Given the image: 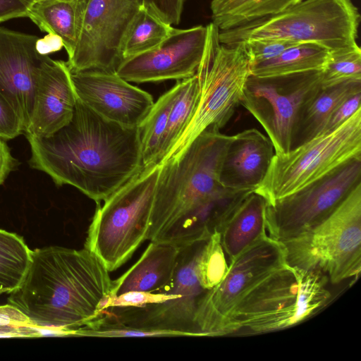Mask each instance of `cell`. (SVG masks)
Wrapping results in <instances>:
<instances>
[{"label": "cell", "instance_id": "obj_14", "mask_svg": "<svg viewBox=\"0 0 361 361\" xmlns=\"http://www.w3.org/2000/svg\"><path fill=\"white\" fill-rule=\"evenodd\" d=\"M142 6V0H88L78 43L67 61L71 72L116 73L124 37Z\"/></svg>", "mask_w": 361, "mask_h": 361}, {"label": "cell", "instance_id": "obj_11", "mask_svg": "<svg viewBox=\"0 0 361 361\" xmlns=\"http://www.w3.org/2000/svg\"><path fill=\"white\" fill-rule=\"evenodd\" d=\"M322 88V71L274 77L250 75L242 104L258 121L275 154L291 149L292 139L302 111Z\"/></svg>", "mask_w": 361, "mask_h": 361}, {"label": "cell", "instance_id": "obj_3", "mask_svg": "<svg viewBox=\"0 0 361 361\" xmlns=\"http://www.w3.org/2000/svg\"><path fill=\"white\" fill-rule=\"evenodd\" d=\"M233 135L209 128L177 157L159 164L148 240L161 242L186 216L223 187V159Z\"/></svg>", "mask_w": 361, "mask_h": 361}, {"label": "cell", "instance_id": "obj_16", "mask_svg": "<svg viewBox=\"0 0 361 361\" xmlns=\"http://www.w3.org/2000/svg\"><path fill=\"white\" fill-rule=\"evenodd\" d=\"M71 80L78 99L101 117L125 127H138L154 104L150 94L114 72H74Z\"/></svg>", "mask_w": 361, "mask_h": 361}, {"label": "cell", "instance_id": "obj_34", "mask_svg": "<svg viewBox=\"0 0 361 361\" xmlns=\"http://www.w3.org/2000/svg\"><path fill=\"white\" fill-rule=\"evenodd\" d=\"M23 122L11 103L0 94V140L8 141L24 134Z\"/></svg>", "mask_w": 361, "mask_h": 361}, {"label": "cell", "instance_id": "obj_18", "mask_svg": "<svg viewBox=\"0 0 361 361\" xmlns=\"http://www.w3.org/2000/svg\"><path fill=\"white\" fill-rule=\"evenodd\" d=\"M76 101L67 62L44 55L25 136L47 137L55 133L71 120Z\"/></svg>", "mask_w": 361, "mask_h": 361}, {"label": "cell", "instance_id": "obj_9", "mask_svg": "<svg viewBox=\"0 0 361 361\" xmlns=\"http://www.w3.org/2000/svg\"><path fill=\"white\" fill-rule=\"evenodd\" d=\"M358 158H361V108L334 130L286 154L274 153L254 192L271 204Z\"/></svg>", "mask_w": 361, "mask_h": 361}, {"label": "cell", "instance_id": "obj_41", "mask_svg": "<svg viewBox=\"0 0 361 361\" xmlns=\"http://www.w3.org/2000/svg\"><path fill=\"white\" fill-rule=\"evenodd\" d=\"M87 1H88V0H87Z\"/></svg>", "mask_w": 361, "mask_h": 361}, {"label": "cell", "instance_id": "obj_37", "mask_svg": "<svg viewBox=\"0 0 361 361\" xmlns=\"http://www.w3.org/2000/svg\"><path fill=\"white\" fill-rule=\"evenodd\" d=\"M35 0H0V23L18 18L27 17Z\"/></svg>", "mask_w": 361, "mask_h": 361}, {"label": "cell", "instance_id": "obj_8", "mask_svg": "<svg viewBox=\"0 0 361 361\" xmlns=\"http://www.w3.org/2000/svg\"><path fill=\"white\" fill-rule=\"evenodd\" d=\"M281 243L289 266L319 271L332 284L357 278L361 271V183L318 224Z\"/></svg>", "mask_w": 361, "mask_h": 361}, {"label": "cell", "instance_id": "obj_38", "mask_svg": "<svg viewBox=\"0 0 361 361\" xmlns=\"http://www.w3.org/2000/svg\"><path fill=\"white\" fill-rule=\"evenodd\" d=\"M18 161L13 157L6 142L0 140V185L18 168Z\"/></svg>", "mask_w": 361, "mask_h": 361}, {"label": "cell", "instance_id": "obj_15", "mask_svg": "<svg viewBox=\"0 0 361 361\" xmlns=\"http://www.w3.org/2000/svg\"><path fill=\"white\" fill-rule=\"evenodd\" d=\"M207 37V25L173 27L157 47L124 59L116 73L128 82H149L185 80L197 73Z\"/></svg>", "mask_w": 361, "mask_h": 361}, {"label": "cell", "instance_id": "obj_13", "mask_svg": "<svg viewBox=\"0 0 361 361\" xmlns=\"http://www.w3.org/2000/svg\"><path fill=\"white\" fill-rule=\"evenodd\" d=\"M361 183V158L266 207L269 236L283 242L312 228Z\"/></svg>", "mask_w": 361, "mask_h": 361}, {"label": "cell", "instance_id": "obj_26", "mask_svg": "<svg viewBox=\"0 0 361 361\" xmlns=\"http://www.w3.org/2000/svg\"><path fill=\"white\" fill-rule=\"evenodd\" d=\"M181 82L163 94L138 126L142 168L158 164L161 149L167 130L171 109L179 94Z\"/></svg>", "mask_w": 361, "mask_h": 361}, {"label": "cell", "instance_id": "obj_21", "mask_svg": "<svg viewBox=\"0 0 361 361\" xmlns=\"http://www.w3.org/2000/svg\"><path fill=\"white\" fill-rule=\"evenodd\" d=\"M266 200L254 191L245 196L219 226L221 243L228 263L243 250L267 234Z\"/></svg>", "mask_w": 361, "mask_h": 361}, {"label": "cell", "instance_id": "obj_40", "mask_svg": "<svg viewBox=\"0 0 361 361\" xmlns=\"http://www.w3.org/2000/svg\"><path fill=\"white\" fill-rule=\"evenodd\" d=\"M35 1H42V0H35Z\"/></svg>", "mask_w": 361, "mask_h": 361}, {"label": "cell", "instance_id": "obj_29", "mask_svg": "<svg viewBox=\"0 0 361 361\" xmlns=\"http://www.w3.org/2000/svg\"><path fill=\"white\" fill-rule=\"evenodd\" d=\"M178 95L171 109L167 130L164 137L159 164L176 144L191 120L200 96L198 77L182 80Z\"/></svg>", "mask_w": 361, "mask_h": 361}, {"label": "cell", "instance_id": "obj_27", "mask_svg": "<svg viewBox=\"0 0 361 361\" xmlns=\"http://www.w3.org/2000/svg\"><path fill=\"white\" fill-rule=\"evenodd\" d=\"M31 253L22 236L0 228V295L11 294L20 286Z\"/></svg>", "mask_w": 361, "mask_h": 361}, {"label": "cell", "instance_id": "obj_31", "mask_svg": "<svg viewBox=\"0 0 361 361\" xmlns=\"http://www.w3.org/2000/svg\"><path fill=\"white\" fill-rule=\"evenodd\" d=\"M350 80H361L360 47L329 51L322 72V87H328Z\"/></svg>", "mask_w": 361, "mask_h": 361}, {"label": "cell", "instance_id": "obj_36", "mask_svg": "<svg viewBox=\"0 0 361 361\" xmlns=\"http://www.w3.org/2000/svg\"><path fill=\"white\" fill-rule=\"evenodd\" d=\"M360 101L361 92L355 94L344 101L329 118L321 134L334 130L347 121L361 108Z\"/></svg>", "mask_w": 361, "mask_h": 361}, {"label": "cell", "instance_id": "obj_32", "mask_svg": "<svg viewBox=\"0 0 361 361\" xmlns=\"http://www.w3.org/2000/svg\"><path fill=\"white\" fill-rule=\"evenodd\" d=\"M47 334L56 335L33 323L13 305H0V337H39Z\"/></svg>", "mask_w": 361, "mask_h": 361}, {"label": "cell", "instance_id": "obj_4", "mask_svg": "<svg viewBox=\"0 0 361 361\" xmlns=\"http://www.w3.org/2000/svg\"><path fill=\"white\" fill-rule=\"evenodd\" d=\"M329 282L319 271L286 264L261 281L238 305L224 336L267 334L307 320L329 302Z\"/></svg>", "mask_w": 361, "mask_h": 361}, {"label": "cell", "instance_id": "obj_35", "mask_svg": "<svg viewBox=\"0 0 361 361\" xmlns=\"http://www.w3.org/2000/svg\"><path fill=\"white\" fill-rule=\"evenodd\" d=\"M185 0H142L143 6L165 23L179 24Z\"/></svg>", "mask_w": 361, "mask_h": 361}, {"label": "cell", "instance_id": "obj_23", "mask_svg": "<svg viewBox=\"0 0 361 361\" xmlns=\"http://www.w3.org/2000/svg\"><path fill=\"white\" fill-rule=\"evenodd\" d=\"M361 92V80L322 87L305 106L295 129L291 149L321 134L327 120L347 99Z\"/></svg>", "mask_w": 361, "mask_h": 361}, {"label": "cell", "instance_id": "obj_33", "mask_svg": "<svg viewBox=\"0 0 361 361\" xmlns=\"http://www.w3.org/2000/svg\"><path fill=\"white\" fill-rule=\"evenodd\" d=\"M240 42L250 61V66L272 59L286 49L300 44L280 38L249 39Z\"/></svg>", "mask_w": 361, "mask_h": 361}, {"label": "cell", "instance_id": "obj_19", "mask_svg": "<svg viewBox=\"0 0 361 361\" xmlns=\"http://www.w3.org/2000/svg\"><path fill=\"white\" fill-rule=\"evenodd\" d=\"M274 154L271 140L257 129L233 135L223 159L221 185L235 190L254 191L262 181Z\"/></svg>", "mask_w": 361, "mask_h": 361}, {"label": "cell", "instance_id": "obj_22", "mask_svg": "<svg viewBox=\"0 0 361 361\" xmlns=\"http://www.w3.org/2000/svg\"><path fill=\"white\" fill-rule=\"evenodd\" d=\"M87 0L35 1L29 18L43 32L62 39L68 57L75 49L79 38Z\"/></svg>", "mask_w": 361, "mask_h": 361}, {"label": "cell", "instance_id": "obj_2", "mask_svg": "<svg viewBox=\"0 0 361 361\" xmlns=\"http://www.w3.org/2000/svg\"><path fill=\"white\" fill-rule=\"evenodd\" d=\"M112 286L93 252L52 245L32 250L25 276L7 302L56 336H74L102 317Z\"/></svg>", "mask_w": 361, "mask_h": 361}, {"label": "cell", "instance_id": "obj_28", "mask_svg": "<svg viewBox=\"0 0 361 361\" xmlns=\"http://www.w3.org/2000/svg\"><path fill=\"white\" fill-rule=\"evenodd\" d=\"M173 27L150 13L142 5L124 37L121 47L122 59L154 49L169 36Z\"/></svg>", "mask_w": 361, "mask_h": 361}, {"label": "cell", "instance_id": "obj_39", "mask_svg": "<svg viewBox=\"0 0 361 361\" xmlns=\"http://www.w3.org/2000/svg\"><path fill=\"white\" fill-rule=\"evenodd\" d=\"M63 47V44L61 37L53 34H48L43 38H39L36 48L41 55H48V54L58 51Z\"/></svg>", "mask_w": 361, "mask_h": 361}, {"label": "cell", "instance_id": "obj_30", "mask_svg": "<svg viewBox=\"0 0 361 361\" xmlns=\"http://www.w3.org/2000/svg\"><path fill=\"white\" fill-rule=\"evenodd\" d=\"M228 269L220 233L215 231L203 244L196 262V273L201 287L210 290L224 278Z\"/></svg>", "mask_w": 361, "mask_h": 361}, {"label": "cell", "instance_id": "obj_5", "mask_svg": "<svg viewBox=\"0 0 361 361\" xmlns=\"http://www.w3.org/2000/svg\"><path fill=\"white\" fill-rule=\"evenodd\" d=\"M160 165L143 169L97 208L85 247L114 271L148 240L150 219Z\"/></svg>", "mask_w": 361, "mask_h": 361}, {"label": "cell", "instance_id": "obj_1", "mask_svg": "<svg viewBox=\"0 0 361 361\" xmlns=\"http://www.w3.org/2000/svg\"><path fill=\"white\" fill-rule=\"evenodd\" d=\"M30 168L99 203L143 169L138 127L109 121L77 99L70 122L47 137H27Z\"/></svg>", "mask_w": 361, "mask_h": 361}, {"label": "cell", "instance_id": "obj_7", "mask_svg": "<svg viewBox=\"0 0 361 361\" xmlns=\"http://www.w3.org/2000/svg\"><path fill=\"white\" fill-rule=\"evenodd\" d=\"M219 32L213 23L207 25L206 45L196 73L200 86L197 105L187 127L159 164L179 156L203 131L220 130L241 103L250 63L240 42L221 44Z\"/></svg>", "mask_w": 361, "mask_h": 361}, {"label": "cell", "instance_id": "obj_12", "mask_svg": "<svg viewBox=\"0 0 361 361\" xmlns=\"http://www.w3.org/2000/svg\"><path fill=\"white\" fill-rule=\"evenodd\" d=\"M204 242L180 249L172 279L158 290L144 292L140 307L114 310L107 314L128 326L179 331L190 336H201L194 319L197 302L206 290L199 283L196 262Z\"/></svg>", "mask_w": 361, "mask_h": 361}, {"label": "cell", "instance_id": "obj_17", "mask_svg": "<svg viewBox=\"0 0 361 361\" xmlns=\"http://www.w3.org/2000/svg\"><path fill=\"white\" fill-rule=\"evenodd\" d=\"M38 39L36 35L0 26V94L16 111L25 132L32 116L44 56L37 50Z\"/></svg>", "mask_w": 361, "mask_h": 361}, {"label": "cell", "instance_id": "obj_6", "mask_svg": "<svg viewBox=\"0 0 361 361\" xmlns=\"http://www.w3.org/2000/svg\"><path fill=\"white\" fill-rule=\"evenodd\" d=\"M360 21L351 0H302L279 13L219 30V40L230 46L249 39L280 38L334 51L359 47Z\"/></svg>", "mask_w": 361, "mask_h": 361}, {"label": "cell", "instance_id": "obj_10", "mask_svg": "<svg viewBox=\"0 0 361 361\" xmlns=\"http://www.w3.org/2000/svg\"><path fill=\"white\" fill-rule=\"evenodd\" d=\"M286 264L283 244L268 234L228 263L224 279L200 298L194 322L201 336H220L238 305L261 281Z\"/></svg>", "mask_w": 361, "mask_h": 361}, {"label": "cell", "instance_id": "obj_20", "mask_svg": "<svg viewBox=\"0 0 361 361\" xmlns=\"http://www.w3.org/2000/svg\"><path fill=\"white\" fill-rule=\"evenodd\" d=\"M180 247L150 242L140 258L117 279L109 298L130 291L152 293L166 285L175 274Z\"/></svg>", "mask_w": 361, "mask_h": 361}, {"label": "cell", "instance_id": "obj_25", "mask_svg": "<svg viewBox=\"0 0 361 361\" xmlns=\"http://www.w3.org/2000/svg\"><path fill=\"white\" fill-rule=\"evenodd\" d=\"M302 0H212V23L227 30L279 13Z\"/></svg>", "mask_w": 361, "mask_h": 361}, {"label": "cell", "instance_id": "obj_24", "mask_svg": "<svg viewBox=\"0 0 361 361\" xmlns=\"http://www.w3.org/2000/svg\"><path fill=\"white\" fill-rule=\"evenodd\" d=\"M329 51L314 43H300L284 50L279 55L250 66V75L274 77L310 71H323Z\"/></svg>", "mask_w": 361, "mask_h": 361}]
</instances>
